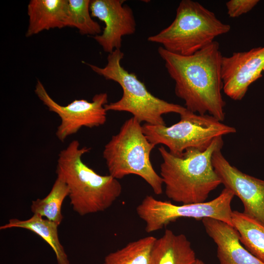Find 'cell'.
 <instances>
[{
	"instance_id": "cell-9",
	"label": "cell",
	"mask_w": 264,
	"mask_h": 264,
	"mask_svg": "<svg viewBox=\"0 0 264 264\" xmlns=\"http://www.w3.org/2000/svg\"><path fill=\"white\" fill-rule=\"evenodd\" d=\"M35 93L48 110L57 114L61 122L56 131V136L62 142L76 133L82 127L92 128L105 124L108 96L103 92L95 94L91 102L85 99H75L66 106L57 103L49 95L44 86L37 80Z\"/></svg>"
},
{
	"instance_id": "cell-3",
	"label": "cell",
	"mask_w": 264,
	"mask_h": 264,
	"mask_svg": "<svg viewBox=\"0 0 264 264\" xmlns=\"http://www.w3.org/2000/svg\"><path fill=\"white\" fill-rule=\"evenodd\" d=\"M90 150L74 140L60 152L57 159V176L67 185L70 205L81 216L105 211L122 192L118 179L97 174L83 161V155Z\"/></svg>"
},
{
	"instance_id": "cell-15",
	"label": "cell",
	"mask_w": 264,
	"mask_h": 264,
	"mask_svg": "<svg viewBox=\"0 0 264 264\" xmlns=\"http://www.w3.org/2000/svg\"><path fill=\"white\" fill-rule=\"evenodd\" d=\"M198 259L185 235L167 229L154 242L150 264H196Z\"/></svg>"
},
{
	"instance_id": "cell-8",
	"label": "cell",
	"mask_w": 264,
	"mask_h": 264,
	"mask_svg": "<svg viewBox=\"0 0 264 264\" xmlns=\"http://www.w3.org/2000/svg\"><path fill=\"white\" fill-rule=\"evenodd\" d=\"M235 196L224 188L213 200L201 203L175 205L147 195L137 206L136 211L145 223V231L152 233L160 230L170 222L180 218L202 220L211 218L233 226L231 202Z\"/></svg>"
},
{
	"instance_id": "cell-18",
	"label": "cell",
	"mask_w": 264,
	"mask_h": 264,
	"mask_svg": "<svg viewBox=\"0 0 264 264\" xmlns=\"http://www.w3.org/2000/svg\"><path fill=\"white\" fill-rule=\"evenodd\" d=\"M69 190L63 179L57 176L56 179L48 195L43 198H37L32 201L31 211L59 225L63 219L62 206L66 198L68 196Z\"/></svg>"
},
{
	"instance_id": "cell-16",
	"label": "cell",
	"mask_w": 264,
	"mask_h": 264,
	"mask_svg": "<svg viewBox=\"0 0 264 264\" xmlns=\"http://www.w3.org/2000/svg\"><path fill=\"white\" fill-rule=\"evenodd\" d=\"M59 224L38 215L28 219H11L8 223L0 226V229L20 228L29 230L42 238L54 251L58 264H70L64 247L61 243L58 233Z\"/></svg>"
},
{
	"instance_id": "cell-2",
	"label": "cell",
	"mask_w": 264,
	"mask_h": 264,
	"mask_svg": "<svg viewBox=\"0 0 264 264\" xmlns=\"http://www.w3.org/2000/svg\"><path fill=\"white\" fill-rule=\"evenodd\" d=\"M223 145L222 136L218 137L205 150L190 148L180 156L160 146L158 151L162 162L160 176L166 196L182 204L205 202L210 193L221 184L213 167L212 157Z\"/></svg>"
},
{
	"instance_id": "cell-17",
	"label": "cell",
	"mask_w": 264,
	"mask_h": 264,
	"mask_svg": "<svg viewBox=\"0 0 264 264\" xmlns=\"http://www.w3.org/2000/svg\"><path fill=\"white\" fill-rule=\"evenodd\" d=\"M232 221L242 244L264 263V225L238 211H233Z\"/></svg>"
},
{
	"instance_id": "cell-20",
	"label": "cell",
	"mask_w": 264,
	"mask_h": 264,
	"mask_svg": "<svg viewBox=\"0 0 264 264\" xmlns=\"http://www.w3.org/2000/svg\"><path fill=\"white\" fill-rule=\"evenodd\" d=\"M89 0H68L66 27H75L82 35L95 36L101 34L100 24L90 13Z\"/></svg>"
},
{
	"instance_id": "cell-11",
	"label": "cell",
	"mask_w": 264,
	"mask_h": 264,
	"mask_svg": "<svg viewBox=\"0 0 264 264\" xmlns=\"http://www.w3.org/2000/svg\"><path fill=\"white\" fill-rule=\"evenodd\" d=\"M221 66L224 93L234 100H241L250 85L263 76L264 46L222 56Z\"/></svg>"
},
{
	"instance_id": "cell-13",
	"label": "cell",
	"mask_w": 264,
	"mask_h": 264,
	"mask_svg": "<svg viewBox=\"0 0 264 264\" xmlns=\"http://www.w3.org/2000/svg\"><path fill=\"white\" fill-rule=\"evenodd\" d=\"M201 220L206 233L217 245L220 264H264L244 247L234 226L211 218Z\"/></svg>"
},
{
	"instance_id": "cell-1",
	"label": "cell",
	"mask_w": 264,
	"mask_h": 264,
	"mask_svg": "<svg viewBox=\"0 0 264 264\" xmlns=\"http://www.w3.org/2000/svg\"><path fill=\"white\" fill-rule=\"evenodd\" d=\"M158 53L175 81L176 95L184 101L186 109L200 115L207 112L223 121L226 103L221 93L222 56L219 43L215 41L189 56L171 53L162 46Z\"/></svg>"
},
{
	"instance_id": "cell-22",
	"label": "cell",
	"mask_w": 264,
	"mask_h": 264,
	"mask_svg": "<svg viewBox=\"0 0 264 264\" xmlns=\"http://www.w3.org/2000/svg\"><path fill=\"white\" fill-rule=\"evenodd\" d=\"M196 264H205L204 263V262L198 259L197 260V261Z\"/></svg>"
},
{
	"instance_id": "cell-6",
	"label": "cell",
	"mask_w": 264,
	"mask_h": 264,
	"mask_svg": "<svg viewBox=\"0 0 264 264\" xmlns=\"http://www.w3.org/2000/svg\"><path fill=\"white\" fill-rule=\"evenodd\" d=\"M155 146L147 139L137 119L132 116L126 120L118 133L104 147L103 156L109 175L117 179L131 174L137 175L149 184L155 194H161L163 181L150 158Z\"/></svg>"
},
{
	"instance_id": "cell-7",
	"label": "cell",
	"mask_w": 264,
	"mask_h": 264,
	"mask_svg": "<svg viewBox=\"0 0 264 264\" xmlns=\"http://www.w3.org/2000/svg\"><path fill=\"white\" fill-rule=\"evenodd\" d=\"M179 122L167 127L145 123L142 130L150 143L167 146L172 154L180 156L187 149L203 151L217 137L233 133L236 129L209 114L200 115L188 110Z\"/></svg>"
},
{
	"instance_id": "cell-12",
	"label": "cell",
	"mask_w": 264,
	"mask_h": 264,
	"mask_svg": "<svg viewBox=\"0 0 264 264\" xmlns=\"http://www.w3.org/2000/svg\"><path fill=\"white\" fill-rule=\"evenodd\" d=\"M123 0H92L90 11L105 23L103 32L92 37L104 51L110 53L120 49L122 37L132 35L136 30V22L132 9L124 4Z\"/></svg>"
},
{
	"instance_id": "cell-5",
	"label": "cell",
	"mask_w": 264,
	"mask_h": 264,
	"mask_svg": "<svg viewBox=\"0 0 264 264\" xmlns=\"http://www.w3.org/2000/svg\"><path fill=\"white\" fill-rule=\"evenodd\" d=\"M228 24L221 22L215 13L197 1L181 0L171 24L148 41L162 45L171 53L191 55L211 44L216 37L228 33Z\"/></svg>"
},
{
	"instance_id": "cell-19",
	"label": "cell",
	"mask_w": 264,
	"mask_h": 264,
	"mask_svg": "<svg viewBox=\"0 0 264 264\" xmlns=\"http://www.w3.org/2000/svg\"><path fill=\"white\" fill-rule=\"evenodd\" d=\"M156 239L150 236L130 242L123 248L108 254L103 264H150Z\"/></svg>"
},
{
	"instance_id": "cell-21",
	"label": "cell",
	"mask_w": 264,
	"mask_h": 264,
	"mask_svg": "<svg viewBox=\"0 0 264 264\" xmlns=\"http://www.w3.org/2000/svg\"><path fill=\"white\" fill-rule=\"evenodd\" d=\"M258 0H230L226 2L227 14L230 18H237L251 10L259 2Z\"/></svg>"
},
{
	"instance_id": "cell-4",
	"label": "cell",
	"mask_w": 264,
	"mask_h": 264,
	"mask_svg": "<svg viewBox=\"0 0 264 264\" xmlns=\"http://www.w3.org/2000/svg\"><path fill=\"white\" fill-rule=\"evenodd\" d=\"M124 55L120 49L114 50L109 54L104 67L87 64L94 72L106 80L117 83L122 89L123 94L119 100L105 106L107 111H126L140 123L166 125L162 115L172 112L181 115L186 111V108L158 98L149 91L134 73L122 67L121 61Z\"/></svg>"
},
{
	"instance_id": "cell-14",
	"label": "cell",
	"mask_w": 264,
	"mask_h": 264,
	"mask_svg": "<svg viewBox=\"0 0 264 264\" xmlns=\"http://www.w3.org/2000/svg\"><path fill=\"white\" fill-rule=\"evenodd\" d=\"M68 0H31L27 5L26 37L44 30L66 27Z\"/></svg>"
},
{
	"instance_id": "cell-10",
	"label": "cell",
	"mask_w": 264,
	"mask_h": 264,
	"mask_svg": "<svg viewBox=\"0 0 264 264\" xmlns=\"http://www.w3.org/2000/svg\"><path fill=\"white\" fill-rule=\"evenodd\" d=\"M213 154L212 162L221 184L243 203V213L264 225V180L245 174L232 166L221 153Z\"/></svg>"
}]
</instances>
